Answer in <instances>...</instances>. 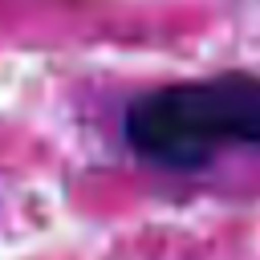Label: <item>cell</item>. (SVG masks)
Here are the masks:
<instances>
[{"mask_svg":"<svg viewBox=\"0 0 260 260\" xmlns=\"http://www.w3.org/2000/svg\"><path fill=\"white\" fill-rule=\"evenodd\" d=\"M126 146L175 175L211 167L223 150H260V77L215 73L138 93L122 114Z\"/></svg>","mask_w":260,"mask_h":260,"instance_id":"1","label":"cell"}]
</instances>
